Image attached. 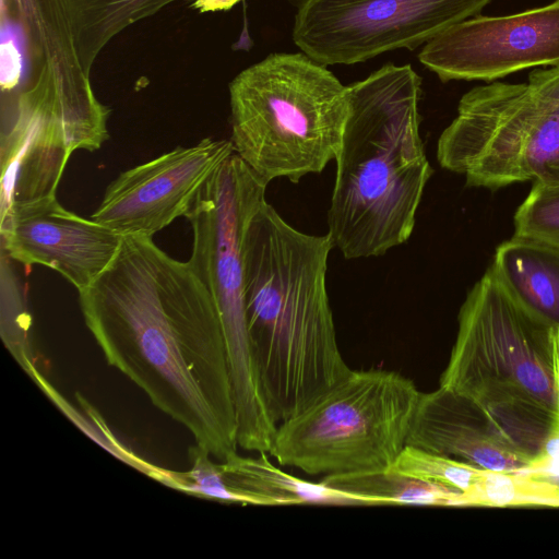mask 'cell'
Here are the masks:
<instances>
[{
	"label": "cell",
	"mask_w": 559,
	"mask_h": 559,
	"mask_svg": "<svg viewBox=\"0 0 559 559\" xmlns=\"http://www.w3.org/2000/svg\"><path fill=\"white\" fill-rule=\"evenodd\" d=\"M491 0H299L293 40L323 66L414 50Z\"/></svg>",
	"instance_id": "9"
},
{
	"label": "cell",
	"mask_w": 559,
	"mask_h": 559,
	"mask_svg": "<svg viewBox=\"0 0 559 559\" xmlns=\"http://www.w3.org/2000/svg\"><path fill=\"white\" fill-rule=\"evenodd\" d=\"M390 469L447 485L461 492L466 491L484 472L473 464L411 445H405Z\"/></svg>",
	"instance_id": "21"
},
{
	"label": "cell",
	"mask_w": 559,
	"mask_h": 559,
	"mask_svg": "<svg viewBox=\"0 0 559 559\" xmlns=\"http://www.w3.org/2000/svg\"><path fill=\"white\" fill-rule=\"evenodd\" d=\"M9 260L1 263V337L7 349L26 371L35 364L31 346V318Z\"/></svg>",
	"instance_id": "22"
},
{
	"label": "cell",
	"mask_w": 559,
	"mask_h": 559,
	"mask_svg": "<svg viewBox=\"0 0 559 559\" xmlns=\"http://www.w3.org/2000/svg\"><path fill=\"white\" fill-rule=\"evenodd\" d=\"M532 94L548 103H559V64L547 70H536L528 76Z\"/></svg>",
	"instance_id": "25"
},
{
	"label": "cell",
	"mask_w": 559,
	"mask_h": 559,
	"mask_svg": "<svg viewBox=\"0 0 559 559\" xmlns=\"http://www.w3.org/2000/svg\"><path fill=\"white\" fill-rule=\"evenodd\" d=\"M418 59L442 82L493 81L559 64V0L502 16H472L425 44Z\"/></svg>",
	"instance_id": "10"
},
{
	"label": "cell",
	"mask_w": 559,
	"mask_h": 559,
	"mask_svg": "<svg viewBox=\"0 0 559 559\" xmlns=\"http://www.w3.org/2000/svg\"><path fill=\"white\" fill-rule=\"evenodd\" d=\"M421 78L385 63L348 85L349 112L328 210L345 259L380 257L406 242L433 170L420 138Z\"/></svg>",
	"instance_id": "3"
},
{
	"label": "cell",
	"mask_w": 559,
	"mask_h": 559,
	"mask_svg": "<svg viewBox=\"0 0 559 559\" xmlns=\"http://www.w3.org/2000/svg\"><path fill=\"white\" fill-rule=\"evenodd\" d=\"M329 234L289 225L266 201L243 237V301L267 408L277 423L304 409L350 368L326 290Z\"/></svg>",
	"instance_id": "2"
},
{
	"label": "cell",
	"mask_w": 559,
	"mask_h": 559,
	"mask_svg": "<svg viewBox=\"0 0 559 559\" xmlns=\"http://www.w3.org/2000/svg\"><path fill=\"white\" fill-rule=\"evenodd\" d=\"M177 0H66L75 46L91 73L102 49L128 26Z\"/></svg>",
	"instance_id": "16"
},
{
	"label": "cell",
	"mask_w": 559,
	"mask_h": 559,
	"mask_svg": "<svg viewBox=\"0 0 559 559\" xmlns=\"http://www.w3.org/2000/svg\"><path fill=\"white\" fill-rule=\"evenodd\" d=\"M477 506L559 508V481L524 472L484 469L466 491L460 492L455 504Z\"/></svg>",
	"instance_id": "18"
},
{
	"label": "cell",
	"mask_w": 559,
	"mask_h": 559,
	"mask_svg": "<svg viewBox=\"0 0 559 559\" xmlns=\"http://www.w3.org/2000/svg\"><path fill=\"white\" fill-rule=\"evenodd\" d=\"M235 153L265 182H298L335 160L349 88L304 52L271 53L229 84Z\"/></svg>",
	"instance_id": "5"
},
{
	"label": "cell",
	"mask_w": 559,
	"mask_h": 559,
	"mask_svg": "<svg viewBox=\"0 0 559 559\" xmlns=\"http://www.w3.org/2000/svg\"><path fill=\"white\" fill-rule=\"evenodd\" d=\"M556 174H559V168L555 169L550 175H556Z\"/></svg>",
	"instance_id": "27"
},
{
	"label": "cell",
	"mask_w": 559,
	"mask_h": 559,
	"mask_svg": "<svg viewBox=\"0 0 559 559\" xmlns=\"http://www.w3.org/2000/svg\"><path fill=\"white\" fill-rule=\"evenodd\" d=\"M329 486L362 498L368 506L408 504L455 507L460 490L414 478L392 469L325 476Z\"/></svg>",
	"instance_id": "17"
},
{
	"label": "cell",
	"mask_w": 559,
	"mask_h": 559,
	"mask_svg": "<svg viewBox=\"0 0 559 559\" xmlns=\"http://www.w3.org/2000/svg\"><path fill=\"white\" fill-rule=\"evenodd\" d=\"M188 454L191 467L187 472L170 471L166 486L206 499L252 504L249 497L227 484L221 463H214L204 447L197 443Z\"/></svg>",
	"instance_id": "23"
},
{
	"label": "cell",
	"mask_w": 559,
	"mask_h": 559,
	"mask_svg": "<svg viewBox=\"0 0 559 559\" xmlns=\"http://www.w3.org/2000/svg\"><path fill=\"white\" fill-rule=\"evenodd\" d=\"M440 386L485 409L533 455L556 407L555 326L522 305L489 267L461 306Z\"/></svg>",
	"instance_id": "4"
},
{
	"label": "cell",
	"mask_w": 559,
	"mask_h": 559,
	"mask_svg": "<svg viewBox=\"0 0 559 559\" xmlns=\"http://www.w3.org/2000/svg\"><path fill=\"white\" fill-rule=\"evenodd\" d=\"M241 456L237 452L221 462L227 484L250 498L254 506L331 504L368 506L360 497L313 483L275 466L265 452Z\"/></svg>",
	"instance_id": "15"
},
{
	"label": "cell",
	"mask_w": 559,
	"mask_h": 559,
	"mask_svg": "<svg viewBox=\"0 0 559 559\" xmlns=\"http://www.w3.org/2000/svg\"><path fill=\"white\" fill-rule=\"evenodd\" d=\"M241 0H193V8L200 12L226 11Z\"/></svg>",
	"instance_id": "26"
},
{
	"label": "cell",
	"mask_w": 559,
	"mask_h": 559,
	"mask_svg": "<svg viewBox=\"0 0 559 559\" xmlns=\"http://www.w3.org/2000/svg\"><path fill=\"white\" fill-rule=\"evenodd\" d=\"M515 236L559 247V174L533 182L514 215Z\"/></svg>",
	"instance_id": "20"
},
{
	"label": "cell",
	"mask_w": 559,
	"mask_h": 559,
	"mask_svg": "<svg viewBox=\"0 0 559 559\" xmlns=\"http://www.w3.org/2000/svg\"><path fill=\"white\" fill-rule=\"evenodd\" d=\"M439 165L467 187L499 189L559 168V103L536 98L527 83L476 86L437 142Z\"/></svg>",
	"instance_id": "8"
},
{
	"label": "cell",
	"mask_w": 559,
	"mask_h": 559,
	"mask_svg": "<svg viewBox=\"0 0 559 559\" xmlns=\"http://www.w3.org/2000/svg\"><path fill=\"white\" fill-rule=\"evenodd\" d=\"M554 378L556 407L548 432L530 465L520 472L559 481V328L556 326L554 330Z\"/></svg>",
	"instance_id": "24"
},
{
	"label": "cell",
	"mask_w": 559,
	"mask_h": 559,
	"mask_svg": "<svg viewBox=\"0 0 559 559\" xmlns=\"http://www.w3.org/2000/svg\"><path fill=\"white\" fill-rule=\"evenodd\" d=\"M490 267L522 305L559 328V247L514 235L497 247Z\"/></svg>",
	"instance_id": "14"
},
{
	"label": "cell",
	"mask_w": 559,
	"mask_h": 559,
	"mask_svg": "<svg viewBox=\"0 0 559 559\" xmlns=\"http://www.w3.org/2000/svg\"><path fill=\"white\" fill-rule=\"evenodd\" d=\"M406 445L497 472L523 471L534 457L485 409L442 386L420 393Z\"/></svg>",
	"instance_id": "13"
},
{
	"label": "cell",
	"mask_w": 559,
	"mask_h": 559,
	"mask_svg": "<svg viewBox=\"0 0 559 559\" xmlns=\"http://www.w3.org/2000/svg\"><path fill=\"white\" fill-rule=\"evenodd\" d=\"M1 239L9 259L52 269L80 292L107 269L122 236L68 211L55 195L12 203L1 213Z\"/></svg>",
	"instance_id": "12"
},
{
	"label": "cell",
	"mask_w": 559,
	"mask_h": 559,
	"mask_svg": "<svg viewBox=\"0 0 559 559\" xmlns=\"http://www.w3.org/2000/svg\"><path fill=\"white\" fill-rule=\"evenodd\" d=\"M25 372L46 396L98 445L139 472L164 485L166 484L170 471L146 462L124 447L111 432L98 411L81 393H75V399L80 406L79 409L57 391L35 364Z\"/></svg>",
	"instance_id": "19"
},
{
	"label": "cell",
	"mask_w": 559,
	"mask_h": 559,
	"mask_svg": "<svg viewBox=\"0 0 559 559\" xmlns=\"http://www.w3.org/2000/svg\"><path fill=\"white\" fill-rule=\"evenodd\" d=\"M108 365L181 424L213 457L237 452V416L215 302L189 261L150 237H122L107 269L79 292Z\"/></svg>",
	"instance_id": "1"
},
{
	"label": "cell",
	"mask_w": 559,
	"mask_h": 559,
	"mask_svg": "<svg viewBox=\"0 0 559 559\" xmlns=\"http://www.w3.org/2000/svg\"><path fill=\"white\" fill-rule=\"evenodd\" d=\"M267 182L236 153L198 191L185 217L192 234L189 260L219 314L237 416V439L260 448L276 430L261 388L243 301L242 243L247 227L266 201Z\"/></svg>",
	"instance_id": "6"
},
{
	"label": "cell",
	"mask_w": 559,
	"mask_h": 559,
	"mask_svg": "<svg viewBox=\"0 0 559 559\" xmlns=\"http://www.w3.org/2000/svg\"><path fill=\"white\" fill-rule=\"evenodd\" d=\"M420 393L395 371L350 369L277 425L269 453L309 475L389 469L406 445Z\"/></svg>",
	"instance_id": "7"
},
{
	"label": "cell",
	"mask_w": 559,
	"mask_h": 559,
	"mask_svg": "<svg viewBox=\"0 0 559 559\" xmlns=\"http://www.w3.org/2000/svg\"><path fill=\"white\" fill-rule=\"evenodd\" d=\"M233 153L230 140L206 138L124 170L91 218L122 237L152 238L186 216L198 191Z\"/></svg>",
	"instance_id": "11"
}]
</instances>
